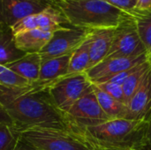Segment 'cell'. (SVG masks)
<instances>
[{
    "label": "cell",
    "mask_w": 151,
    "mask_h": 150,
    "mask_svg": "<svg viewBox=\"0 0 151 150\" xmlns=\"http://www.w3.org/2000/svg\"><path fill=\"white\" fill-rule=\"evenodd\" d=\"M128 119L146 121L151 116V68L135 94L128 101Z\"/></svg>",
    "instance_id": "obj_12"
},
{
    "label": "cell",
    "mask_w": 151,
    "mask_h": 150,
    "mask_svg": "<svg viewBox=\"0 0 151 150\" xmlns=\"http://www.w3.org/2000/svg\"><path fill=\"white\" fill-rule=\"evenodd\" d=\"M114 7L126 11H131L136 7L137 0H103Z\"/></svg>",
    "instance_id": "obj_25"
},
{
    "label": "cell",
    "mask_w": 151,
    "mask_h": 150,
    "mask_svg": "<svg viewBox=\"0 0 151 150\" xmlns=\"http://www.w3.org/2000/svg\"><path fill=\"white\" fill-rule=\"evenodd\" d=\"M115 31L116 28H97L89 30V69L106 58L113 42Z\"/></svg>",
    "instance_id": "obj_13"
},
{
    "label": "cell",
    "mask_w": 151,
    "mask_h": 150,
    "mask_svg": "<svg viewBox=\"0 0 151 150\" xmlns=\"http://www.w3.org/2000/svg\"><path fill=\"white\" fill-rule=\"evenodd\" d=\"M50 0H0V23L12 27L24 18L50 7Z\"/></svg>",
    "instance_id": "obj_9"
},
{
    "label": "cell",
    "mask_w": 151,
    "mask_h": 150,
    "mask_svg": "<svg viewBox=\"0 0 151 150\" xmlns=\"http://www.w3.org/2000/svg\"><path fill=\"white\" fill-rule=\"evenodd\" d=\"M13 150H40L38 149L36 147L33 146L31 143H29L28 141H27L23 137H21V135L19 136L15 147Z\"/></svg>",
    "instance_id": "obj_27"
},
{
    "label": "cell",
    "mask_w": 151,
    "mask_h": 150,
    "mask_svg": "<svg viewBox=\"0 0 151 150\" xmlns=\"http://www.w3.org/2000/svg\"><path fill=\"white\" fill-rule=\"evenodd\" d=\"M26 55L15 43V35L11 27L0 23V65H7Z\"/></svg>",
    "instance_id": "obj_16"
},
{
    "label": "cell",
    "mask_w": 151,
    "mask_h": 150,
    "mask_svg": "<svg viewBox=\"0 0 151 150\" xmlns=\"http://www.w3.org/2000/svg\"><path fill=\"white\" fill-rule=\"evenodd\" d=\"M131 13L139 37L151 60V8L147 10L134 9Z\"/></svg>",
    "instance_id": "obj_19"
},
{
    "label": "cell",
    "mask_w": 151,
    "mask_h": 150,
    "mask_svg": "<svg viewBox=\"0 0 151 150\" xmlns=\"http://www.w3.org/2000/svg\"><path fill=\"white\" fill-rule=\"evenodd\" d=\"M54 1H55V0H54ZM54 1H53V2H54Z\"/></svg>",
    "instance_id": "obj_31"
},
{
    "label": "cell",
    "mask_w": 151,
    "mask_h": 150,
    "mask_svg": "<svg viewBox=\"0 0 151 150\" xmlns=\"http://www.w3.org/2000/svg\"><path fill=\"white\" fill-rule=\"evenodd\" d=\"M68 24L84 29L117 28L132 19L131 11L120 10L103 0H55Z\"/></svg>",
    "instance_id": "obj_2"
},
{
    "label": "cell",
    "mask_w": 151,
    "mask_h": 150,
    "mask_svg": "<svg viewBox=\"0 0 151 150\" xmlns=\"http://www.w3.org/2000/svg\"><path fill=\"white\" fill-rule=\"evenodd\" d=\"M92 91L93 83L86 73L66 75L49 88L56 106L65 113L79 99Z\"/></svg>",
    "instance_id": "obj_5"
},
{
    "label": "cell",
    "mask_w": 151,
    "mask_h": 150,
    "mask_svg": "<svg viewBox=\"0 0 151 150\" xmlns=\"http://www.w3.org/2000/svg\"><path fill=\"white\" fill-rule=\"evenodd\" d=\"M88 32V29L72 26L54 31L48 43L39 52L42 60L71 55L87 39Z\"/></svg>",
    "instance_id": "obj_6"
},
{
    "label": "cell",
    "mask_w": 151,
    "mask_h": 150,
    "mask_svg": "<svg viewBox=\"0 0 151 150\" xmlns=\"http://www.w3.org/2000/svg\"><path fill=\"white\" fill-rule=\"evenodd\" d=\"M19 136L20 133L16 127L0 124V150H13Z\"/></svg>",
    "instance_id": "obj_22"
},
{
    "label": "cell",
    "mask_w": 151,
    "mask_h": 150,
    "mask_svg": "<svg viewBox=\"0 0 151 150\" xmlns=\"http://www.w3.org/2000/svg\"><path fill=\"white\" fill-rule=\"evenodd\" d=\"M19 133L40 150H111L93 138L82 126L78 130L31 128Z\"/></svg>",
    "instance_id": "obj_3"
},
{
    "label": "cell",
    "mask_w": 151,
    "mask_h": 150,
    "mask_svg": "<svg viewBox=\"0 0 151 150\" xmlns=\"http://www.w3.org/2000/svg\"><path fill=\"white\" fill-rule=\"evenodd\" d=\"M148 60L150 59L147 53L134 57L105 58L96 65L88 69L85 73L93 84H97Z\"/></svg>",
    "instance_id": "obj_11"
},
{
    "label": "cell",
    "mask_w": 151,
    "mask_h": 150,
    "mask_svg": "<svg viewBox=\"0 0 151 150\" xmlns=\"http://www.w3.org/2000/svg\"><path fill=\"white\" fill-rule=\"evenodd\" d=\"M27 84H29L27 80L17 75L6 65H0V86L24 87Z\"/></svg>",
    "instance_id": "obj_23"
},
{
    "label": "cell",
    "mask_w": 151,
    "mask_h": 150,
    "mask_svg": "<svg viewBox=\"0 0 151 150\" xmlns=\"http://www.w3.org/2000/svg\"><path fill=\"white\" fill-rule=\"evenodd\" d=\"M151 8V0H137L135 9L147 10Z\"/></svg>",
    "instance_id": "obj_29"
},
{
    "label": "cell",
    "mask_w": 151,
    "mask_h": 150,
    "mask_svg": "<svg viewBox=\"0 0 151 150\" xmlns=\"http://www.w3.org/2000/svg\"><path fill=\"white\" fill-rule=\"evenodd\" d=\"M150 68L151 60H148L147 62L143 63L140 66V68L134 73H133L122 85L127 104L128 101L131 99V97L135 94V92L138 90V88L142 86V84L145 80Z\"/></svg>",
    "instance_id": "obj_21"
},
{
    "label": "cell",
    "mask_w": 151,
    "mask_h": 150,
    "mask_svg": "<svg viewBox=\"0 0 151 150\" xmlns=\"http://www.w3.org/2000/svg\"><path fill=\"white\" fill-rule=\"evenodd\" d=\"M50 1H54V0H50Z\"/></svg>",
    "instance_id": "obj_30"
},
{
    "label": "cell",
    "mask_w": 151,
    "mask_h": 150,
    "mask_svg": "<svg viewBox=\"0 0 151 150\" xmlns=\"http://www.w3.org/2000/svg\"><path fill=\"white\" fill-rule=\"evenodd\" d=\"M42 58L39 53L26 54L17 61L6 66L17 75L27 80L29 83L37 81L39 79Z\"/></svg>",
    "instance_id": "obj_15"
},
{
    "label": "cell",
    "mask_w": 151,
    "mask_h": 150,
    "mask_svg": "<svg viewBox=\"0 0 151 150\" xmlns=\"http://www.w3.org/2000/svg\"><path fill=\"white\" fill-rule=\"evenodd\" d=\"M141 150H151V116L147 120V127L145 130Z\"/></svg>",
    "instance_id": "obj_26"
},
{
    "label": "cell",
    "mask_w": 151,
    "mask_h": 150,
    "mask_svg": "<svg viewBox=\"0 0 151 150\" xmlns=\"http://www.w3.org/2000/svg\"><path fill=\"white\" fill-rule=\"evenodd\" d=\"M146 53L133 17L116 28L112 44L106 58L134 57Z\"/></svg>",
    "instance_id": "obj_7"
},
{
    "label": "cell",
    "mask_w": 151,
    "mask_h": 150,
    "mask_svg": "<svg viewBox=\"0 0 151 150\" xmlns=\"http://www.w3.org/2000/svg\"><path fill=\"white\" fill-rule=\"evenodd\" d=\"M93 91L100 107L111 120L122 118L128 119V109L127 104L115 100L95 84H93Z\"/></svg>",
    "instance_id": "obj_18"
},
{
    "label": "cell",
    "mask_w": 151,
    "mask_h": 150,
    "mask_svg": "<svg viewBox=\"0 0 151 150\" xmlns=\"http://www.w3.org/2000/svg\"><path fill=\"white\" fill-rule=\"evenodd\" d=\"M52 33L40 29L27 30L15 34V43L26 54L39 53L50 41Z\"/></svg>",
    "instance_id": "obj_14"
},
{
    "label": "cell",
    "mask_w": 151,
    "mask_h": 150,
    "mask_svg": "<svg viewBox=\"0 0 151 150\" xmlns=\"http://www.w3.org/2000/svg\"><path fill=\"white\" fill-rule=\"evenodd\" d=\"M96 87H98L101 90L104 91L106 94H108L109 95H111L112 98H114L115 100L121 102L125 104L126 103V99H125V95H124V91H123V88L120 85H118L116 83H112V82H102V83H98V84H95Z\"/></svg>",
    "instance_id": "obj_24"
},
{
    "label": "cell",
    "mask_w": 151,
    "mask_h": 150,
    "mask_svg": "<svg viewBox=\"0 0 151 150\" xmlns=\"http://www.w3.org/2000/svg\"><path fill=\"white\" fill-rule=\"evenodd\" d=\"M70 26L65 16L53 4L44 11L29 15L12 27L14 35L27 30L40 29L54 32L64 27Z\"/></svg>",
    "instance_id": "obj_10"
},
{
    "label": "cell",
    "mask_w": 151,
    "mask_h": 150,
    "mask_svg": "<svg viewBox=\"0 0 151 150\" xmlns=\"http://www.w3.org/2000/svg\"><path fill=\"white\" fill-rule=\"evenodd\" d=\"M89 37L88 35L87 39L71 54L67 75L85 73L89 69Z\"/></svg>",
    "instance_id": "obj_20"
},
{
    "label": "cell",
    "mask_w": 151,
    "mask_h": 150,
    "mask_svg": "<svg viewBox=\"0 0 151 150\" xmlns=\"http://www.w3.org/2000/svg\"><path fill=\"white\" fill-rule=\"evenodd\" d=\"M0 124H5V125H10L15 127L13 121L12 120L11 117L7 113V111L4 110L3 105L0 103Z\"/></svg>",
    "instance_id": "obj_28"
},
{
    "label": "cell",
    "mask_w": 151,
    "mask_h": 150,
    "mask_svg": "<svg viewBox=\"0 0 151 150\" xmlns=\"http://www.w3.org/2000/svg\"><path fill=\"white\" fill-rule=\"evenodd\" d=\"M71 55L42 60L38 80L52 81L68 74Z\"/></svg>",
    "instance_id": "obj_17"
},
{
    "label": "cell",
    "mask_w": 151,
    "mask_h": 150,
    "mask_svg": "<svg viewBox=\"0 0 151 150\" xmlns=\"http://www.w3.org/2000/svg\"><path fill=\"white\" fill-rule=\"evenodd\" d=\"M57 80H37L24 87L0 86V103L20 132L31 128L78 130L81 126L54 103L49 88Z\"/></svg>",
    "instance_id": "obj_1"
},
{
    "label": "cell",
    "mask_w": 151,
    "mask_h": 150,
    "mask_svg": "<svg viewBox=\"0 0 151 150\" xmlns=\"http://www.w3.org/2000/svg\"><path fill=\"white\" fill-rule=\"evenodd\" d=\"M66 114L74 123L82 127L93 126L111 120L100 107L94 91L79 99Z\"/></svg>",
    "instance_id": "obj_8"
},
{
    "label": "cell",
    "mask_w": 151,
    "mask_h": 150,
    "mask_svg": "<svg viewBox=\"0 0 151 150\" xmlns=\"http://www.w3.org/2000/svg\"><path fill=\"white\" fill-rule=\"evenodd\" d=\"M146 127V121L122 118L85 128L93 138L111 150H141Z\"/></svg>",
    "instance_id": "obj_4"
}]
</instances>
